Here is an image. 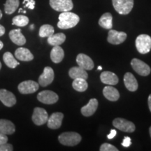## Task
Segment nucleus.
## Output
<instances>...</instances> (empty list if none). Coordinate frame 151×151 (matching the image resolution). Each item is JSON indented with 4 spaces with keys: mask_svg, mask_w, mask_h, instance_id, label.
I'll use <instances>...</instances> for the list:
<instances>
[{
    "mask_svg": "<svg viewBox=\"0 0 151 151\" xmlns=\"http://www.w3.org/2000/svg\"><path fill=\"white\" fill-rule=\"evenodd\" d=\"M80 18L78 15L71 13L70 11L62 12L59 16V22L58 27L60 29H67L74 27L78 23Z\"/></svg>",
    "mask_w": 151,
    "mask_h": 151,
    "instance_id": "obj_1",
    "label": "nucleus"
},
{
    "mask_svg": "<svg viewBox=\"0 0 151 151\" xmlns=\"http://www.w3.org/2000/svg\"><path fill=\"white\" fill-rule=\"evenodd\" d=\"M81 136L76 132H67L61 134L58 137V140L61 144L67 146H75L81 141Z\"/></svg>",
    "mask_w": 151,
    "mask_h": 151,
    "instance_id": "obj_2",
    "label": "nucleus"
},
{
    "mask_svg": "<svg viewBox=\"0 0 151 151\" xmlns=\"http://www.w3.org/2000/svg\"><path fill=\"white\" fill-rule=\"evenodd\" d=\"M136 48L141 54L148 53L151 50V37L148 35L138 36L135 41Z\"/></svg>",
    "mask_w": 151,
    "mask_h": 151,
    "instance_id": "obj_3",
    "label": "nucleus"
},
{
    "mask_svg": "<svg viewBox=\"0 0 151 151\" xmlns=\"http://www.w3.org/2000/svg\"><path fill=\"white\" fill-rule=\"evenodd\" d=\"M115 10L121 15L129 14L134 6V0H112Z\"/></svg>",
    "mask_w": 151,
    "mask_h": 151,
    "instance_id": "obj_4",
    "label": "nucleus"
},
{
    "mask_svg": "<svg viewBox=\"0 0 151 151\" xmlns=\"http://www.w3.org/2000/svg\"><path fill=\"white\" fill-rule=\"evenodd\" d=\"M132 67L138 74L142 76H147L151 72V69L148 65L143 62L142 60L134 58L131 62Z\"/></svg>",
    "mask_w": 151,
    "mask_h": 151,
    "instance_id": "obj_5",
    "label": "nucleus"
},
{
    "mask_svg": "<svg viewBox=\"0 0 151 151\" xmlns=\"http://www.w3.org/2000/svg\"><path fill=\"white\" fill-rule=\"evenodd\" d=\"M113 124L115 127L120 131L129 132V133L134 132L136 129L134 124L133 122L121 118H118L113 120Z\"/></svg>",
    "mask_w": 151,
    "mask_h": 151,
    "instance_id": "obj_6",
    "label": "nucleus"
},
{
    "mask_svg": "<svg viewBox=\"0 0 151 151\" xmlns=\"http://www.w3.org/2000/svg\"><path fill=\"white\" fill-rule=\"evenodd\" d=\"M50 5L52 9L60 12L70 11L73 7L72 0H50Z\"/></svg>",
    "mask_w": 151,
    "mask_h": 151,
    "instance_id": "obj_7",
    "label": "nucleus"
},
{
    "mask_svg": "<svg viewBox=\"0 0 151 151\" xmlns=\"http://www.w3.org/2000/svg\"><path fill=\"white\" fill-rule=\"evenodd\" d=\"M37 99L40 102L45 104H53L58 101L59 97L55 92L50 90H43L38 94Z\"/></svg>",
    "mask_w": 151,
    "mask_h": 151,
    "instance_id": "obj_8",
    "label": "nucleus"
},
{
    "mask_svg": "<svg viewBox=\"0 0 151 151\" xmlns=\"http://www.w3.org/2000/svg\"><path fill=\"white\" fill-rule=\"evenodd\" d=\"M48 119V114L44 109L36 107L34 109L32 121L36 125L40 126L46 123Z\"/></svg>",
    "mask_w": 151,
    "mask_h": 151,
    "instance_id": "obj_9",
    "label": "nucleus"
},
{
    "mask_svg": "<svg viewBox=\"0 0 151 151\" xmlns=\"http://www.w3.org/2000/svg\"><path fill=\"white\" fill-rule=\"evenodd\" d=\"M39 84L34 81H25L18 85V90L21 94H32L39 90Z\"/></svg>",
    "mask_w": 151,
    "mask_h": 151,
    "instance_id": "obj_10",
    "label": "nucleus"
},
{
    "mask_svg": "<svg viewBox=\"0 0 151 151\" xmlns=\"http://www.w3.org/2000/svg\"><path fill=\"white\" fill-rule=\"evenodd\" d=\"M127 34L124 32H118L114 29H111L109 32L107 41L113 45H118L123 43L127 39Z\"/></svg>",
    "mask_w": 151,
    "mask_h": 151,
    "instance_id": "obj_11",
    "label": "nucleus"
},
{
    "mask_svg": "<svg viewBox=\"0 0 151 151\" xmlns=\"http://www.w3.org/2000/svg\"><path fill=\"white\" fill-rule=\"evenodd\" d=\"M54 71L51 67H45L43 73L39 78V84L42 87H46L51 84L54 80Z\"/></svg>",
    "mask_w": 151,
    "mask_h": 151,
    "instance_id": "obj_12",
    "label": "nucleus"
},
{
    "mask_svg": "<svg viewBox=\"0 0 151 151\" xmlns=\"http://www.w3.org/2000/svg\"><path fill=\"white\" fill-rule=\"evenodd\" d=\"M0 101L6 106L12 107L16 103V98L12 92L6 89L0 90Z\"/></svg>",
    "mask_w": 151,
    "mask_h": 151,
    "instance_id": "obj_13",
    "label": "nucleus"
},
{
    "mask_svg": "<svg viewBox=\"0 0 151 151\" xmlns=\"http://www.w3.org/2000/svg\"><path fill=\"white\" fill-rule=\"evenodd\" d=\"M76 62L78 67L85 70H92L94 67V62L89 56L86 54L80 53L76 57Z\"/></svg>",
    "mask_w": 151,
    "mask_h": 151,
    "instance_id": "obj_14",
    "label": "nucleus"
},
{
    "mask_svg": "<svg viewBox=\"0 0 151 151\" xmlns=\"http://www.w3.org/2000/svg\"><path fill=\"white\" fill-rule=\"evenodd\" d=\"M63 118V113L60 112L52 113L51 116L49 117L48 119V121H47L48 127L50 128V129H59L62 125Z\"/></svg>",
    "mask_w": 151,
    "mask_h": 151,
    "instance_id": "obj_15",
    "label": "nucleus"
},
{
    "mask_svg": "<svg viewBox=\"0 0 151 151\" xmlns=\"http://www.w3.org/2000/svg\"><path fill=\"white\" fill-rule=\"evenodd\" d=\"M124 83L126 88L130 92H135L138 89V82L134 76L130 72H127L124 76Z\"/></svg>",
    "mask_w": 151,
    "mask_h": 151,
    "instance_id": "obj_16",
    "label": "nucleus"
},
{
    "mask_svg": "<svg viewBox=\"0 0 151 151\" xmlns=\"http://www.w3.org/2000/svg\"><path fill=\"white\" fill-rule=\"evenodd\" d=\"M100 79L103 83L108 86H115L118 83V76L111 71H103L100 76Z\"/></svg>",
    "mask_w": 151,
    "mask_h": 151,
    "instance_id": "obj_17",
    "label": "nucleus"
},
{
    "mask_svg": "<svg viewBox=\"0 0 151 151\" xmlns=\"http://www.w3.org/2000/svg\"><path fill=\"white\" fill-rule=\"evenodd\" d=\"M98 107V101L97 99H91L88 104L81 108V113L86 117H90L92 116Z\"/></svg>",
    "mask_w": 151,
    "mask_h": 151,
    "instance_id": "obj_18",
    "label": "nucleus"
},
{
    "mask_svg": "<svg viewBox=\"0 0 151 151\" xmlns=\"http://www.w3.org/2000/svg\"><path fill=\"white\" fill-rule=\"evenodd\" d=\"M9 38L12 42L18 46H22L25 44L26 39L24 35L21 33V30L20 29H13L9 32Z\"/></svg>",
    "mask_w": 151,
    "mask_h": 151,
    "instance_id": "obj_19",
    "label": "nucleus"
},
{
    "mask_svg": "<svg viewBox=\"0 0 151 151\" xmlns=\"http://www.w3.org/2000/svg\"><path fill=\"white\" fill-rule=\"evenodd\" d=\"M16 131L14 124L10 120L1 119L0 120V133L6 135L13 134Z\"/></svg>",
    "mask_w": 151,
    "mask_h": 151,
    "instance_id": "obj_20",
    "label": "nucleus"
},
{
    "mask_svg": "<svg viewBox=\"0 0 151 151\" xmlns=\"http://www.w3.org/2000/svg\"><path fill=\"white\" fill-rule=\"evenodd\" d=\"M15 56L20 61L29 62L34 59V55L29 50L25 48H18L15 52Z\"/></svg>",
    "mask_w": 151,
    "mask_h": 151,
    "instance_id": "obj_21",
    "label": "nucleus"
},
{
    "mask_svg": "<svg viewBox=\"0 0 151 151\" xmlns=\"http://www.w3.org/2000/svg\"><path fill=\"white\" fill-rule=\"evenodd\" d=\"M103 94L107 99L111 101H116L120 98L118 90L111 86H106L104 88Z\"/></svg>",
    "mask_w": 151,
    "mask_h": 151,
    "instance_id": "obj_22",
    "label": "nucleus"
},
{
    "mask_svg": "<svg viewBox=\"0 0 151 151\" xmlns=\"http://www.w3.org/2000/svg\"><path fill=\"white\" fill-rule=\"evenodd\" d=\"M65 57V52L60 46H55L52 48L50 52V59L54 63H60Z\"/></svg>",
    "mask_w": 151,
    "mask_h": 151,
    "instance_id": "obj_23",
    "label": "nucleus"
},
{
    "mask_svg": "<svg viewBox=\"0 0 151 151\" xmlns=\"http://www.w3.org/2000/svg\"><path fill=\"white\" fill-rule=\"evenodd\" d=\"M69 75L72 79L76 78H88V74L86 70L80 67H73L69 69Z\"/></svg>",
    "mask_w": 151,
    "mask_h": 151,
    "instance_id": "obj_24",
    "label": "nucleus"
},
{
    "mask_svg": "<svg viewBox=\"0 0 151 151\" xmlns=\"http://www.w3.org/2000/svg\"><path fill=\"white\" fill-rule=\"evenodd\" d=\"M99 24L101 27L111 29L113 27V16L110 13H105L99 20Z\"/></svg>",
    "mask_w": 151,
    "mask_h": 151,
    "instance_id": "obj_25",
    "label": "nucleus"
},
{
    "mask_svg": "<svg viewBox=\"0 0 151 151\" xmlns=\"http://www.w3.org/2000/svg\"><path fill=\"white\" fill-rule=\"evenodd\" d=\"M65 40L66 36L63 33H58L55 35L53 34L52 36L48 37V43L52 46H60L65 42Z\"/></svg>",
    "mask_w": 151,
    "mask_h": 151,
    "instance_id": "obj_26",
    "label": "nucleus"
},
{
    "mask_svg": "<svg viewBox=\"0 0 151 151\" xmlns=\"http://www.w3.org/2000/svg\"><path fill=\"white\" fill-rule=\"evenodd\" d=\"M73 88L76 91L82 92H85L88 89V83H87L86 79L84 78H76L73 79L72 83Z\"/></svg>",
    "mask_w": 151,
    "mask_h": 151,
    "instance_id": "obj_27",
    "label": "nucleus"
},
{
    "mask_svg": "<svg viewBox=\"0 0 151 151\" xmlns=\"http://www.w3.org/2000/svg\"><path fill=\"white\" fill-rule=\"evenodd\" d=\"M20 1L19 0H6L4 4V11L6 14H14L18 8Z\"/></svg>",
    "mask_w": 151,
    "mask_h": 151,
    "instance_id": "obj_28",
    "label": "nucleus"
},
{
    "mask_svg": "<svg viewBox=\"0 0 151 151\" xmlns=\"http://www.w3.org/2000/svg\"><path fill=\"white\" fill-rule=\"evenodd\" d=\"M3 60L6 65L11 69H14L17 66L20 65V63L15 59V58L10 52H6L3 55Z\"/></svg>",
    "mask_w": 151,
    "mask_h": 151,
    "instance_id": "obj_29",
    "label": "nucleus"
},
{
    "mask_svg": "<svg viewBox=\"0 0 151 151\" xmlns=\"http://www.w3.org/2000/svg\"><path fill=\"white\" fill-rule=\"evenodd\" d=\"M54 27L50 24H43L39 29V37H49L54 34Z\"/></svg>",
    "mask_w": 151,
    "mask_h": 151,
    "instance_id": "obj_30",
    "label": "nucleus"
},
{
    "mask_svg": "<svg viewBox=\"0 0 151 151\" xmlns=\"http://www.w3.org/2000/svg\"><path fill=\"white\" fill-rule=\"evenodd\" d=\"M29 23V18L23 15H18L13 18L12 24L18 27H24Z\"/></svg>",
    "mask_w": 151,
    "mask_h": 151,
    "instance_id": "obj_31",
    "label": "nucleus"
},
{
    "mask_svg": "<svg viewBox=\"0 0 151 151\" xmlns=\"http://www.w3.org/2000/svg\"><path fill=\"white\" fill-rule=\"evenodd\" d=\"M100 151H118V149L116 147L113 146L110 143H103L99 148Z\"/></svg>",
    "mask_w": 151,
    "mask_h": 151,
    "instance_id": "obj_32",
    "label": "nucleus"
},
{
    "mask_svg": "<svg viewBox=\"0 0 151 151\" xmlns=\"http://www.w3.org/2000/svg\"><path fill=\"white\" fill-rule=\"evenodd\" d=\"M23 4L24 5V7H27V8L32 10L35 9V0H24Z\"/></svg>",
    "mask_w": 151,
    "mask_h": 151,
    "instance_id": "obj_33",
    "label": "nucleus"
},
{
    "mask_svg": "<svg viewBox=\"0 0 151 151\" xmlns=\"http://www.w3.org/2000/svg\"><path fill=\"white\" fill-rule=\"evenodd\" d=\"M13 146L9 143H2L0 144V151H12Z\"/></svg>",
    "mask_w": 151,
    "mask_h": 151,
    "instance_id": "obj_34",
    "label": "nucleus"
},
{
    "mask_svg": "<svg viewBox=\"0 0 151 151\" xmlns=\"http://www.w3.org/2000/svg\"><path fill=\"white\" fill-rule=\"evenodd\" d=\"M132 144L131 143V139L129 137H124L123 141H122V146L125 147V148H128Z\"/></svg>",
    "mask_w": 151,
    "mask_h": 151,
    "instance_id": "obj_35",
    "label": "nucleus"
},
{
    "mask_svg": "<svg viewBox=\"0 0 151 151\" xmlns=\"http://www.w3.org/2000/svg\"><path fill=\"white\" fill-rule=\"evenodd\" d=\"M7 141H8V137H6V135L0 133V144L7 143Z\"/></svg>",
    "mask_w": 151,
    "mask_h": 151,
    "instance_id": "obj_36",
    "label": "nucleus"
},
{
    "mask_svg": "<svg viewBox=\"0 0 151 151\" xmlns=\"http://www.w3.org/2000/svg\"><path fill=\"white\" fill-rule=\"evenodd\" d=\"M116 134H117V132L116 131V130H115V129H111V133L107 135V138H108L109 139H112L115 137H116Z\"/></svg>",
    "mask_w": 151,
    "mask_h": 151,
    "instance_id": "obj_37",
    "label": "nucleus"
},
{
    "mask_svg": "<svg viewBox=\"0 0 151 151\" xmlns=\"http://www.w3.org/2000/svg\"><path fill=\"white\" fill-rule=\"evenodd\" d=\"M4 33H5V28H4V27L0 24V37L3 36L4 35Z\"/></svg>",
    "mask_w": 151,
    "mask_h": 151,
    "instance_id": "obj_38",
    "label": "nucleus"
},
{
    "mask_svg": "<svg viewBox=\"0 0 151 151\" xmlns=\"http://www.w3.org/2000/svg\"><path fill=\"white\" fill-rule=\"evenodd\" d=\"M148 104L149 109H150V111L151 112V94L148 96Z\"/></svg>",
    "mask_w": 151,
    "mask_h": 151,
    "instance_id": "obj_39",
    "label": "nucleus"
},
{
    "mask_svg": "<svg viewBox=\"0 0 151 151\" xmlns=\"http://www.w3.org/2000/svg\"><path fill=\"white\" fill-rule=\"evenodd\" d=\"M3 46H4V43L1 42V41H0V50H1V49H2Z\"/></svg>",
    "mask_w": 151,
    "mask_h": 151,
    "instance_id": "obj_40",
    "label": "nucleus"
},
{
    "mask_svg": "<svg viewBox=\"0 0 151 151\" xmlns=\"http://www.w3.org/2000/svg\"><path fill=\"white\" fill-rule=\"evenodd\" d=\"M149 134H150V138H151V126L149 128Z\"/></svg>",
    "mask_w": 151,
    "mask_h": 151,
    "instance_id": "obj_41",
    "label": "nucleus"
},
{
    "mask_svg": "<svg viewBox=\"0 0 151 151\" xmlns=\"http://www.w3.org/2000/svg\"><path fill=\"white\" fill-rule=\"evenodd\" d=\"M22 11V9H19V13H20V12H21ZM23 13H24V14H25V13H26V11H23Z\"/></svg>",
    "mask_w": 151,
    "mask_h": 151,
    "instance_id": "obj_42",
    "label": "nucleus"
},
{
    "mask_svg": "<svg viewBox=\"0 0 151 151\" xmlns=\"http://www.w3.org/2000/svg\"><path fill=\"white\" fill-rule=\"evenodd\" d=\"M2 18V13H1V11L0 10V19Z\"/></svg>",
    "mask_w": 151,
    "mask_h": 151,
    "instance_id": "obj_43",
    "label": "nucleus"
},
{
    "mask_svg": "<svg viewBox=\"0 0 151 151\" xmlns=\"http://www.w3.org/2000/svg\"><path fill=\"white\" fill-rule=\"evenodd\" d=\"M102 69V67H98V70H101Z\"/></svg>",
    "mask_w": 151,
    "mask_h": 151,
    "instance_id": "obj_44",
    "label": "nucleus"
},
{
    "mask_svg": "<svg viewBox=\"0 0 151 151\" xmlns=\"http://www.w3.org/2000/svg\"><path fill=\"white\" fill-rule=\"evenodd\" d=\"M30 28H31V29H33V28H34V25H33V24H32L31 27H30Z\"/></svg>",
    "mask_w": 151,
    "mask_h": 151,
    "instance_id": "obj_45",
    "label": "nucleus"
},
{
    "mask_svg": "<svg viewBox=\"0 0 151 151\" xmlns=\"http://www.w3.org/2000/svg\"><path fill=\"white\" fill-rule=\"evenodd\" d=\"M1 62H0V69H1Z\"/></svg>",
    "mask_w": 151,
    "mask_h": 151,
    "instance_id": "obj_46",
    "label": "nucleus"
}]
</instances>
